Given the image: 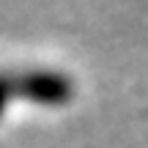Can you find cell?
Wrapping results in <instances>:
<instances>
[{
  "mask_svg": "<svg viewBox=\"0 0 148 148\" xmlns=\"http://www.w3.org/2000/svg\"><path fill=\"white\" fill-rule=\"evenodd\" d=\"M8 90L22 93L33 101H41V104H60L71 96V82L52 71H36L16 79V82H8Z\"/></svg>",
  "mask_w": 148,
  "mask_h": 148,
  "instance_id": "obj_1",
  "label": "cell"
}]
</instances>
